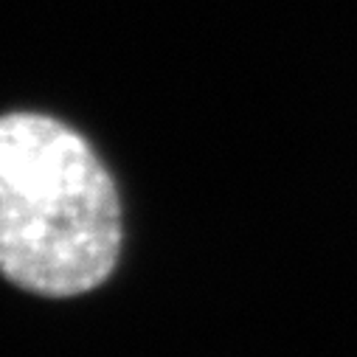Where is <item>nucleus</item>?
I'll return each instance as SVG.
<instances>
[{
    "mask_svg": "<svg viewBox=\"0 0 357 357\" xmlns=\"http://www.w3.org/2000/svg\"><path fill=\"white\" fill-rule=\"evenodd\" d=\"M121 239L96 149L51 116H0V276L45 298L84 296L113 276Z\"/></svg>",
    "mask_w": 357,
    "mask_h": 357,
    "instance_id": "nucleus-1",
    "label": "nucleus"
}]
</instances>
